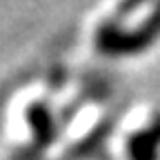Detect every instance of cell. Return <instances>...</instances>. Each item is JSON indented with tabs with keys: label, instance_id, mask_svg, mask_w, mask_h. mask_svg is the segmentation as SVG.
<instances>
[{
	"label": "cell",
	"instance_id": "obj_4",
	"mask_svg": "<svg viewBox=\"0 0 160 160\" xmlns=\"http://www.w3.org/2000/svg\"><path fill=\"white\" fill-rule=\"evenodd\" d=\"M109 129H111V122L109 120H102V122H98V127L96 129H91L80 142L76 145V153L78 156H82V153H89V151H93L96 149V145L102 140V136L105 133H109Z\"/></svg>",
	"mask_w": 160,
	"mask_h": 160
},
{
	"label": "cell",
	"instance_id": "obj_3",
	"mask_svg": "<svg viewBox=\"0 0 160 160\" xmlns=\"http://www.w3.org/2000/svg\"><path fill=\"white\" fill-rule=\"evenodd\" d=\"M127 160H160V113H153L151 120L125 140Z\"/></svg>",
	"mask_w": 160,
	"mask_h": 160
},
{
	"label": "cell",
	"instance_id": "obj_2",
	"mask_svg": "<svg viewBox=\"0 0 160 160\" xmlns=\"http://www.w3.org/2000/svg\"><path fill=\"white\" fill-rule=\"evenodd\" d=\"M22 116H25V122H27V129L31 133L36 149H47L56 142V136H58L56 113L47 100H42V98L29 100Z\"/></svg>",
	"mask_w": 160,
	"mask_h": 160
},
{
	"label": "cell",
	"instance_id": "obj_1",
	"mask_svg": "<svg viewBox=\"0 0 160 160\" xmlns=\"http://www.w3.org/2000/svg\"><path fill=\"white\" fill-rule=\"evenodd\" d=\"M160 36V2H156L145 20L133 29L122 27L120 18L109 16L93 31V47L102 56H133L147 49Z\"/></svg>",
	"mask_w": 160,
	"mask_h": 160
}]
</instances>
